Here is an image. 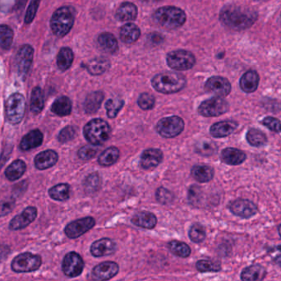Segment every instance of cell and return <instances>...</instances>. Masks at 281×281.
<instances>
[{"mask_svg":"<svg viewBox=\"0 0 281 281\" xmlns=\"http://www.w3.org/2000/svg\"><path fill=\"white\" fill-rule=\"evenodd\" d=\"M220 22L235 31H242L252 27L257 19V13L253 9L227 5L221 9Z\"/></svg>","mask_w":281,"mask_h":281,"instance_id":"cell-1","label":"cell"},{"mask_svg":"<svg viewBox=\"0 0 281 281\" xmlns=\"http://www.w3.org/2000/svg\"><path fill=\"white\" fill-rule=\"evenodd\" d=\"M187 80L180 73L165 72L159 73L152 78V85L155 90L163 94H173L182 90Z\"/></svg>","mask_w":281,"mask_h":281,"instance_id":"cell-2","label":"cell"},{"mask_svg":"<svg viewBox=\"0 0 281 281\" xmlns=\"http://www.w3.org/2000/svg\"><path fill=\"white\" fill-rule=\"evenodd\" d=\"M153 18L161 27L167 29L178 28L184 24L187 19L182 9L173 6L160 8L155 12Z\"/></svg>","mask_w":281,"mask_h":281,"instance_id":"cell-3","label":"cell"},{"mask_svg":"<svg viewBox=\"0 0 281 281\" xmlns=\"http://www.w3.org/2000/svg\"><path fill=\"white\" fill-rule=\"evenodd\" d=\"M75 13L73 8H60L54 13L51 20V27L54 34L63 37L71 31L74 24Z\"/></svg>","mask_w":281,"mask_h":281,"instance_id":"cell-4","label":"cell"},{"mask_svg":"<svg viewBox=\"0 0 281 281\" xmlns=\"http://www.w3.org/2000/svg\"><path fill=\"white\" fill-rule=\"evenodd\" d=\"M111 128L106 121L95 119L86 123L83 128L85 138L94 146L101 145L110 138Z\"/></svg>","mask_w":281,"mask_h":281,"instance_id":"cell-5","label":"cell"},{"mask_svg":"<svg viewBox=\"0 0 281 281\" xmlns=\"http://www.w3.org/2000/svg\"><path fill=\"white\" fill-rule=\"evenodd\" d=\"M26 100L20 93H14L8 98L5 103V113L8 121L12 124H18L24 117Z\"/></svg>","mask_w":281,"mask_h":281,"instance_id":"cell-6","label":"cell"},{"mask_svg":"<svg viewBox=\"0 0 281 281\" xmlns=\"http://www.w3.org/2000/svg\"><path fill=\"white\" fill-rule=\"evenodd\" d=\"M41 263V257L39 255L24 253L14 257L12 261L11 268L17 273L31 272L37 270Z\"/></svg>","mask_w":281,"mask_h":281,"instance_id":"cell-7","label":"cell"},{"mask_svg":"<svg viewBox=\"0 0 281 281\" xmlns=\"http://www.w3.org/2000/svg\"><path fill=\"white\" fill-rule=\"evenodd\" d=\"M184 129V122L178 116L166 117L156 124V131L165 138L178 136Z\"/></svg>","mask_w":281,"mask_h":281,"instance_id":"cell-8","label":"cell"},{"mask_svg":"<svg viewBox=\"0 0 281 281\" xmlns=\"http://www.w3.org/2000/svg\"><path fill=\"white\" fill-rule=\"evenodd\" d=\"M166 61L169 68L174 70L184 71L191 69L195 65L196 59L191 52L178 50L169 52L166 57Z\"/></svg>","mask_w":281,"mask_h":281,"instance_id":"cell-9","label":"cell"},{"mask_svg":"<svg viewBox=\"0 0 281 281\" xmlns=\"http://www.w3.org/2000/svg\"><path fill=\"white\" fill-rule=\"evenodd\" d=\"M229 110L228 103L221 97H213L203 101L198 107V112L204 117H217Z\"/></svg>","mask_w":281,"mask_h":281,"instance_id":"cell-10","label":"cell"},{"mask_svg":"<svg viewBox=\"0 0 281 281\" xmlns=\"http://www.w3.org/2000/svg\"><path fill=\"white\" fill-rule=\"evenodd\" d=\"M84 261L78 253L71 252L64 257L62 263V269L67 276H79L84 269Z\"/></svg>","mask_w":281,"mask_h":281,"instance_id":"cell-11","label":"cell"},{"mask_svg":"<svg viewBox=\"0 0 281 281\" xmlns=\"http://www.w3.org/2000/svg\"><path fill=\"white\" fill-rule=\"evenodd\" d=\"M34 50L30 44H24L21 47L16 56V68L18 74L26 77L33 61Z\"/></svg>","mask_w":281,"mask_h":281,"instance_id":"cell-12","label":"cell"},{"mask_svg":"<svg viewBox=\"0 0 281 281\" xmlns=\"http://www.w3.org/2000/svg\"><path fill=\"white\" fill-rule=\"evenodd\" d=\"M96 220L92 217H85L71 222L64 228V233L69 239H77L92 228Z\"/></svg>","mask_w":281,"mask_h":281,"instance_id":"cell-13","label":"cell"},{"mask_svg":"<svg viewBox=\"0 0 281 281\" xmlns=\"http://www.w3.org/2000/svg\"><path fill=\"white\" fill-rule=\"evenodd\" d=\"M205 90L208 93L215 95L216 97H225L231 91V84L224 77L215 76L207 80L205 84Z\"/></svg>","mask_w":281,"mask_h":281,"instance_id":"cell-14","label":"cell"},{"mask_svg":"<svg viewBox=\"0 0 281 281\" xmlns=\"http://www.w3.org/2000/svg\"><path fill=\"white\" fill-rule=\"evenodd\" d=\"M119 266L114 261H105L93 268L92 279L96 281L109 280L119 273Z\"/></svg>","mask_w":281,"mask_h":281,"instance_id":"cell-15","label":"cell"},{"mask_svg":"<svg viewBox=\"0 0 281 281\" xmlns=\"http://www.w3.org/2000/svg\"><path fill=\"white\" fill-rule=\"evenodd\" d=\"M229 210L233 215L249 219L253 217L257 212V207L251 201L247 199H237L229 204Z\"/></svg>","mask_w":281,"mask_h":281,"instance_id":"cell-16","label":"cell"},{"mask_svg":"<svg viewBox=\"0 0 281 281\" xmlns=\"http://www.w3.org/2000/svg\"><path fill=\"white\" fill-rule=\"evenodd\" d=\"M37 216V209L34 207H29L25 209L20 215L15 217L9 223V228L11 230H20L28 226Z\"/></svg>","mask_w":281,"mask_h":281,"instance_id":"cell-17","label":"cell"},{"mask_svg":"<svg viewBox=\"0 0 281 281\" xmlns=\"http://www.w3.org/2000/svg\"><path fill=\"white\" fill-rule=\"evenodd\" d=\"M117 245L115 242L110 239L104 238L94 242L90 247V253L94 257H100L114 254L116 252Z\"/></svg>","mask_w":281,"mask_h":281,"instance_id":"cell-18","label":"cell"},{"mask_svg":"<svg viewBox=\"0 0 281 281\" xmlns=\"http://www.w3.org/2000/svg\"><path fill=\"white\" fill-rule=\"evenodd\" d=\"M163 160V152L160 149L150 148L143 152L140 156V166L144 169L156 168Z\"/></svg>","mask_w":281,"mask_h":281,"instance_id":"cell-19","label":"cell"},{"mask_svg":"<svg viewBox=\"0 0 281 281\" xmlns=\"http://www.w3.org/2000/svg\"><path fill=\"white\" fill-rule=\"evenodd\" d=\"M59 156L57 152L53 150H47L40 152L35 157V166L36 169L40 170L53 167L54 165L58 162Z\"/></svg>","mask_w":281,"mask_h":281,"instance_id":"cell-20","label":"cell"},{"mask_svg":"<svg viewBox=\"0 0 281 281\" xmlns=\"http://www.w3.org/2000/svg\"><path fill=\"white\" fill-rule=\"evenodd\" d=\"M238 123L235 121L227 120L221 121L219 123H215L211 126L210 128V132L211 136L216 138H221V137H225L233 133L236 128H237Z\"/></svg>","mask_w":281,"mask_h":281,"instance_id":"cell-21","label":"cell"},{"mask_svg":"<svg viewBox=\"0 0 281 281\" xmlns=\"http://www.w3.org/2000/svg\"><path fill=\"white\" fill-rule=\"evenodd\" d=\"M245 152L236 148H228L223 150L220 154L221 161L228 165H241L246 160Z\"/></svg>","mask_w":281,"mask_h":281,"instance_id":"cell-22","label":"cell"},{"mask_svg":"<svg viewBox=\"0 0 281 281\" xmlns=\"http://www.w3.org/2000/svg\"><path fill=\"white\" fill-rule=\"evenodd\" d=\"M260 77L257 72L249 70L244 73L240 78V86L245 93H253L259 85Z\"/></svg>","mask_w":281,"mask_h":281,"instance_id":"cell-23","label":"cell"},{"mask_svg":"<svg viewBox=\"0 0 281 281\" xmlns=\"http://www.w3.org/2000/svg\"><path fill=\"white\" fill-rule=\"evenodd\" d=\"M43 143V134L39 129L32 130L26 136H23L20 143V149L22 151H30L38 148Z\"/></svg>","mask_w":281,"mask_h":281,"instance_id":"cell-24","label":"cell"},{"mask_svg":"<svg viewBox=\"0 0 281 281\" xmlns=\"http://www.w3.org/2000/svg\"><path fill=\"white\" fill-rule=\"evenodd\" d=\"M266 270L259 264L245 268L241 273L242 281H262L266 277Z\"/></svg>","mask_w":281,"mask_h":281,"instance_id":"cell-25","label":"cell"},{"mask_svg":"<svg viewBox=\"0 0 281 281\" xmlns=\"http://www.w3.org/2000/svg\"><path fill=\"white\" fill-rule=\"evenodd\" d=\"M132 223L136 226L152 229L156 227L157 219L154 214L148 211H140L133 215Z\"/></svg>","mask_w":281,"mask_h":281,"instance_id":"cell-26","label":"cell"},{"mask_svg":"<svg viewBox=\"0 0 281 281\" xmlns=\"http://www.w3.org/2000/svg\"><path fill=\"white\" fill-rule=\"evenodd\" d=\"M137 8L132 3H123L117 10L115 18L120 22H130L137 17Z\"/></svg>","mask_w":281,"mask_h":281,"instance_id":"cell-27","label":"cell"},{"mask_svg":"<svg viewBox=\"0 0 281 281\" xmlns=\"http://www.w3.org/2000/svg\"><path fill=\"white\" fill-rule=\"evenodd\" d=\"M104 100V93L94 91L87 95L84 102V110L86 114H92L97 113L101 108Z\"/></svg>","mask_w":281,"mask_h":281,"instance_id":"cell-28","label":"cell"},{"mask_svg":"<svg viewBox=\"0 0 281 281\" xmlns=\"http://www.w3.org/2000/svg\"><path fill=\"white\" fill-rule=\"evenodd\" d=\"M110 62L105 57L95 58L86 64V69L89 73L94 76H99L106 73L110 68Z\"/></svg>","mask_w":281,"mask_h":281,"instance_id":"cell-29","label":"cell"},{"mask_svg":"<svg viewBox=\"0 0 281 281\" xmlns=\"http://www.w3.org/2000/svg\"><path fill=\"white\" fill-rule=\"evenodd\" d=\"M140 35L139 27L133 23H127L120 29V38L122 41L132 44L138 40Z\"/></svg>","mask_w":281,"mask_h":281,"instance_id":"cell-30","label":"cell"},{"mask_svg":"<svg viewBox=\"0 0 281 281\" xmlns=\"http://www.w3.org/2000/svg\"><path fill=\"white\" fill-rule=\"evenodd\" d=\"M98 44L106 53L114 54L118 51V40L113 34L104 32L98 37Z\"/></svg>","mask_w":281,"mask_h":281,"instance_id":"cell-31","label":"cell"},{"mask_svg":"<svg viewBox=\"0 0 281 281\" xmlns=\"http://www.w3.org/2000/svg\"><path fill=\"white\" fill-rule=\"evenodd\" d=\"M51 110L59 116L69 115L72 112V101L67 97H59L51 106Z\"/></svg>","mask_w":281,"mask_h":281,"instance_id":"cell-32","label":"cell"},{"mask_svg":"<svg viewBox=\"0 0 281 281\" xmlns=\"http://www.w3.org/2000/svg\"><path fill=\"white\" fill-rule=\"evenodd\" d=\"M191 174L198 182H210L214 178V169L208 165H195L192 169Z\"/></svg>","mask_w":281,"mask_h":281,"instance_id":"cell-33","label":"cell"},{"mask_svg":"<svg viewBox=\"0 0 281 281\" xmlns=\"http://www.w3.org/2000/svg\"><path fill=\"white\" fill-rule=\"evenodd\" d=\"M27 169V165L24 161L17 160L12 163L5 170V176L10 181L18 180L24 174Z\"/></svg>","mask_w":281,"mask_h":281,"instance_id":"cell-34","label":"cell"},{"mask_svg":"<svg viewBox=\"0 0 281 281\" xmlns=\"http://www.w3.org/2000/svg\"><path fill=\"white\" fill-rule=\"evenodd\" d=\"M74 55L70 48L64 47L60 50L57 56L58 68L61 71L68 70L73 64Z\"/></svg>","mask_w":281,"mask_h":281,"instance_id":"cell-35","label":"cell"},{"mask_svg":"<svg viewBox=\"0 0 281 281\" xmlns=\"http://www.w3.org/2000/svg\"><path fill=\"white\" fill-rule=\"evenodd\" d=\"M119 150L115 147H110L105 150L98 159L100 165L105 167H108L110 165H114V163L118 161L119 158Z\"/></svg>","mask_w":281,"mask_h":281,"instance_id":"cell-36","label":"cell"},{"mask_svg":"<svg viewBox=\"0 0 281 281\" xmlns=\"http://www.w3.org/2000/svg\"><path fill=\"white\" fill-rule=\"evenodd\" d=\"M246 139L248 143L255 148L263 147L267 143V136H266V134L257 128H251L248 130L246 134Z\"/></svg>","mask_w":281,"mask_h":281,"instance_id":"cell-37","label":"cell"},{"mask_svg":"<svg viewBox=\"0 0 281 281\" xmlns=\"http://www.w3.org/2000/svg\"><path fill=\"white\" fill-rule=\"evenodd\" d=\"M49 195L54 200L64 202L70 197V187L67 183L55 185L49 190Z\"/></svg>","mask_w":281,"mask_h":281,"instance_id":"cell-38","label":"cell"},{"mask_svg":"<svg viewBox=\"0 0 281 281\" xmlns=\"http://www.w3.org/2000/svg\"><path fill=\"white\" fill-rule=\"evenodd\" d=\"M194 150L202 156H213L217 152V146L211 140H199L194 146Z\"/></svg>","mask_w":281,"mask_h":281,"instance_id":"cell-39","label":"cell"},{"mask_svg":"<svg viewBox=\"0 0 281 281\" xmlns=\"http://www.w3.org/2000/svg\"><path fill=\"white\" fill-rule=\"evenodd\" d=\"M44 101L43 91L40 87H35L31 92V110L34 114H40L44 108Z\"/></svg>","mask_w":281,"mask_h":281,"instance_id":"cell-40","label":"cell"},{"mask_svg":"<svg viewBox=\"0 0 281 281\" xmlns=\"http://www.w3.org/2000/svg\"><path fill=\"white\" fill-rule=\"evenodd\" d=\"M14 41V31L7 25H0V47L9 50Z\"/></svg>","mask_w":281,"mask_h":281,"instance_id":"cell-41","label":"cell"},{"mask_svg":"<svg viewBox=\"0 0 281 281\" xmlns=\"http://www.w3.org/2000/svg\"><path fill=\"white\" fill-rule=\"evenodd\" d=\"M168 248H169L170 252L177 257H188L191 254L190 247L182 242L176 241V240L169 242Z\"/></svg>","mask_w":281,"mask_h":281,"instance_id":"cell-42","label":"cell"},{"mask_svg":"<svg viewBox=\"0 0 281 281\" xmlns=\"http://www.w3.org/2000/svg\"><path fill=\"white\" fill-rule=\"evenodd\" d=\"M197 269L201 272H217L221 270L219 261L211 260H201L196 264Z\"/></svg>","mask_w":281,"mask_h":281,"instance_id":"cell-43","label":"cell"},{"mask_svg":"<svg viewBox=\"0 0 281 281\" xmlns=\"http://www.w3.org/2000/svg\"><path fill=\"white\" fill-rule=\"evenodd\" d=\"M124 106V101L119 99H110L108 100L106 103V112L107 116L110 119H114L119 114V111L122 110V108Z\"/></svg>","mask_w":281,"mask_h":281,"instance_id":"cell-44","label":"cell"},{"mask_svg":"<svg viewBox=\"0 0 281 281\" xmlns=\"http://www.w3.org/2000/svg\"><path fill=\"white\" fill-rule=\"evenodd\" d=\"M189 238L192 241L197 244L202 243L206 239V230L200 224H194L189 229Z\"/></svg>","mask_w":281,"mask_h":281,"instance_id":"cell-45","label":"cell"},{"mask_svg":"<svg viewBox=\"0 0 281 281\" xmlns=\"http://www.w3.org/2000/svg\"><path fill=\"white\" fill-rule=\"evenodd\" d=\"M101 180L99 175L97 174H91L86 177V180L84 182V187L86 193H95L100 188Z\"/></svg>","mask_w":281,"mask_h":281,"instance_id":"cell-46","label":"cell"},{"mask_svg":"<svg viewBox=\"0 0 281 281\" xmlns=\"http://www.w3.org/2000/svg\"><path fill=\"white\" fill-rule=\"evenodd\" d=\"M202 198V189L198 187V186H197V185H192L191 187L189 188V196H188V199H189V203H190L192 206L197 207V206L200 204Z\"/></svg>","mask_w":281,"mask_h":281,"instance_id":"cell-47","label":"cell"},{"mask_svg":"<svg viewBox=\"0 0 281 281\" xmlns=\"http://www.w3.org/2000/svg\"><path fill=\"white\" fill-rule=\"evenodd\" d=\"M156 199L163 205L170 204L174 201V195L165 188H159L156 191Z\"/></svg>","mask_w":281,"mask_h":281,"instance_id":"cell-48","label":"cell"},{"mask_svg":"<svg viewBox=\"0 0 281 281\" xmlns=\"http://www.w3.org/2000/svg\"><path fill=\"white\" fill-rule=\"evenodd\" d=\"M137 104L143 110H152L155 106V97L149 93H143L139 97Z\"/></svg>","mask_w":281,"mask_h":281,"instance_id":"cell-49","label":"cell"},{"mask_svg":"<svg viewBox=\"0 0 281 281\" xmlns=\"http://www.w3.org/2000/svg\"><path fill=\"white\" fill-rule=\"evenodd\" d=\"M261 123L272 132H276V133L281 132V122L274 117H266L263 120L261 121Z\"/></svg>","mask_w":281,"mask_h":281,"instance_id":"cell-50","label":"cell"},{"mask_svg":"<svg viewBox=\"0 0 281 281\" xmlns=\"http://www.w3.org/2000/svg\"><path fill=\"white\" fill-rule=\"evenodd\" d=\"M76 136V130L73 126H67L60 131L58 139L60 143H68L69 140H73Z\"/></svg>","mask_w":281,"mask_h":281,"instance_id":"cell-51","label":"cell"},{"mask_svg":"<svg viewBox=\"0 0 281 281\" xmlns=\"http://www.w3.org/2000/svg\"><path fill=\"white\" fill-rule=\"evenodd\" d=\"M98 152V149L92 147V146H85L83 148H81V149L78 151V156L79 158L81 160H84V161H89L90 159H92L93 157L96 156Z\"/></svg>","mask_w":281,"mask_h":281,"instance_id":"cell-52","label":"cell"},{"mask_svg":"<svg viewBox=\"0 0 281 281\" xmlns=\"http://www.w3.org/2000/svg\"><path fill=\"white\" fill-rule=\"evenodd\" d=\"M40 0H32L31 4L29 5L27 10V14L25 16V23L30 24L34 20L36 13H37L38 8L40 5Z\"/></svg>","mask_w":281,"mask_h":281,"instance_id":"cell-53","label":"cell"},{"mask_svg":"<svg viewBox=\"0 0 281 281\" xmlns=\"http://www.w3.org/2000/svg\"><path fill=\"white\" fill-rule=\"evenodd\" d=\"M15 207V201L14 199H8L0 202V217L9 215Z\"/></svg>","mask_w":281,"mask_h":281,"instance_id":"cell-54","label":"cell"},{"mask_svg":"<svg viewBox=\"0 0 281 281\" xmlns=\"http://www.w3.org/2000/svg\"><path fill=\"white\" fill-rule=\"evenodd\" d=\"M10 253V248L7 245H0V262L7 259L8 256Z\"/></svg>","mask_w":281,"mask_h":281,"instance_id":"cell-55","label":"cell"},{"mask_svg":"<svg viewBox=\"0 0 281 281\" xmlns=\"http://www.w3.org/2000/svg\"><path fill=\"white\" fill-rule=\"evenodd\" d=\"M27 0H16V8L18 10H22L27 4Z\"/></svg>","mask_w":281,"mask_h":281,"instance_id":"cell-56","label":"cell"},{"mask_svg":"<svg viewBox=\"0 0 281 281\" xmlns=\"http://www.w3.org/2000/svg\"><path fill=\"white\" fill-rule=\"evenodd\" d=\"M274 262L276 265L281 267V255H279L278 257H275V259H274Z\"/></svg>","mask_w":281,"mask_h":281,"instance_id":"cell-57","label":"cell"},{"mask_svg":"<svg viewBox=\"0 0 281 281\" xmlns=\"http://www.w3.org/2000/svg\"><path fill=\"white\" fill-rule=\"evenodd\" d=\"M143 2L148 3V4H152V3L159 2L160 0H142Z\"/></svg>","mask_w":281,"mask_h":281,"instance_id":"cell-58","label":"cell"},{"mask_svg":"<svg viewBox=\"0 0 281 281\" xmlns=\"http://www.w3.org/2000/svg\"><path fill=\"white\" fill-rule=\"evenodd\" d=\"M278 232H279V236L281 237V224H279V227H278Z\"/></svg>","mask_w":281,"mask_h":281,"instance_id":"cell-59","label":"cell"},{"mask_svg":"<svg viewBox=\"0 0 281 281\" xmlns=\"http://www.w3.org/2000/svg\"><path fill=\"white\" fill-rule=\"evenodd\" d=\"M277 248H278V249H279V250L281 251V245H279V246L277 247Z\"/></svg>","mask_w":281,"mask_h":281,"instance_id":"cell-60","label":"cell"},{"mask_svg":"<svg viewBox=\"0 0 281 281\" xmlns=\"http://www.w3.org/2000/svg\"><path fill=\"white\" fill-rule=\"evenodd\" d=\"M280 19H281V14H280Z\"/></svg>","mask_w":281,"mask_h":281,"instance_id":"cell-61","label":"cell"}]
</instances>
